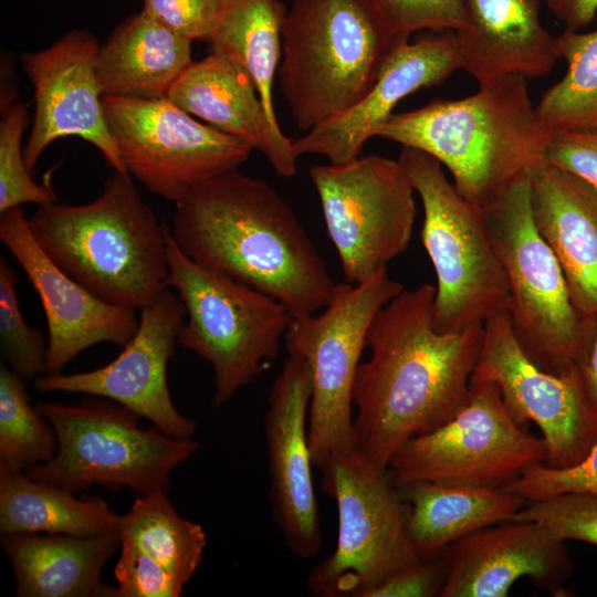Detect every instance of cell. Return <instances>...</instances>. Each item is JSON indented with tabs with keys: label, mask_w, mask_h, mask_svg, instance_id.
Returning a JSON list of instances; mask_svg holds the SVG:
<instances>
[{
	"label": "cell",
	"mask_w": 597,
	"mask_h": 597,
	"mask_svg": "<svg viewBox=\"0 0 597 597\" xmlns=\"http://www.w3.org/2000/svg\"><path fill=\"white\" fill-rule=\"evenodd\" d=\"M436 286L402 290L375 315L370 358L353 387L355 447L388 468L411 439L451 419L465 402L483 324L455 333L433 327Z\"/></svg>",
	"instance_id": "obj_1"
},
{
	"label": "cell",
	"mask_w": 597,
	"mask_h": 597,
	"mask_svg": "<svg viewBox=\"0 0 597 597\" xmlns=\"http://www.w3.org/2000/svg\"><path fill=\"white\" fill-rule=\"evenodd\" d=\"M169 230L190 260L273 297L293 317L323 310L338 284L285 199L239 169L190 189Z\"/></svg>",
	"instance_id": "obj_2"
},
{
	"label": "cell",
	"mask_w": 597,
	"mask_h": 597,
	"mask_svg": "<svg viewBox=\"0 0 597 597\" xmlns=\"http://www.w3.org/2000/svg\"><path fill=\"white\" fill-rule=\"evenodd\" d=\"M549 135L525 77L509 75L464 98L392 113L375 136L429 154L449 170L458 191L484 209L545 159Z\"/></svg>",
	"instance_id": "obj_3"
},
{
	"label": "cell",
	"mask_w": 597,
	"mask_h": 597,
	"mask_svg": "<svg viewBox=\"0 0 597 597\" xmlns=\"http://www.w3.org/2000/svg\"><path fill=\"white\" fill-rule=\"evenodd\" d=\"M28 223L59 268L109 304L140 312L170 289L168 226L129 174L114 171L91 202L39 205Z\"/></svg>",
	"instance_id": "obj_4"
},
{
	"label": "cell",
	"mask_w": 597,
	"mask_h": 597,
	"mask_svg": "<svg viewBox=\"0 0 597 597\" xmlns=\"http://www.w3.org/2000/svg\"><path fill=\"white\" fill-rule=\"evenodd\" d=\"M408 39L375 0H293L276 76L295 126L306 133L357 104Z\"/></svg>",
	"instance_id": "obj_5"
},
{
	"label": "cell",
	"mask_w": 597,
	"mask_h": 597,
	"mask_svg": "<svg viewBox=\"0 0 597 597\" xmlns=\"http://www.w3.org/2000/svg\"><path fill=\"white\" fill-rule=\"evenodd\" d=\"M528 178L483 211L507 283L513 332L538 367L564 376L579 371L597 326L576 308L562 266L536 229Z\"/></svg>",
	"instance_id": "obj_6"
},
{
	"label": "cell",
	"mask_w": 597,
	"mask_h": 597,
	"mask_svg": "<svg viewBox=\"0 0 597 597\" xmlns=\"http://www.w3.org/2000/svg\"><path fill=\"white\" fill-rule=\"evenodd\" d=\"M398 160L422 202L421 240L437 276L434 329L455 333L507 312V283L483 209L458 191L429 154L402 147Z\"/></svg>",
	"instance_id": "obj_7"
},
{
	"label": "cell",
	"mask_w": 597,
	"mask_h": 597,
	"mask_svg": "<svg viewBox=\"0 0 597 597\" xmlns=\"http://www.w3.org/2000/svg\"><path fill=\"white\" fill-rule=\"evenodd\" d=\"M320 471L323 490L336 502L338 531L334 552L307 576L313 595L368 597L423 559L408 533V503L388 468L353 447L332 455Z\"/></svg>",
	"instance_id": "obj_8"
},
{
	"label": "cell",
	"mask_w": 597,
	"mask_h": 597,
	"mask_svg": "<svg viewBox=\"0 0 597 597\" xmlns=\"http://www.w3.org/2000/svg\"><path fill=\"white\" fill-rule=\"evenodd\" d=\"M169 286L186 307L178 344L210 364L220 408L272 363L293 318L273 297L206 269L167 231Z\"/></svg>",
	"instance_id": "obj_9"
},
{
	"label": "cell",
	"mask_w": 597,
	"mask_h": 597,
	"mask_svg": "<svg viewBox=\"0 0 597 597\" xmlns=\"http://www.w3.org/2000/svg\"><path fill=\"white\" fill-rule=\"evenodd\" d=\"M56 436L53 458L25 473L74 493L95 484L127 488L137 495L165 489L172 471L199 448L144 429L138 417L119 404L93 395L74 405L38 402Z\"/></svg>",
	"instance_id": "obj_10"
},
{
	"label": "cell",
	"mask_w": 597,
	"mask_h": 597,
	"mask_svg": "<svg viewBox=\"0 0 597 597\" xmlns=\"http://www.w3.org/2000/svg\"><path fill=\"white\" fill-rule=\"evenodd\" d=\"M404 290L384 269L359 284L338 283L320 314L293 317L284 335L289 355L311 369L307 433L318 470L354 443L353 387L377 312Z\"/></svg>",
	"instance_id": "obj_11"
},
{
	"label": "cell",
	"mask_w": 597,
	"mask_h": 597,
	"mask_svg": "<svg viewBox=\"0 0 597 597\" xmlns=\"http://www.w3.org/2000/svg\"><path fill=\"white\" fill-rule=\"evenodd\" d=\"M545 455L543 439L512 418L495 384L471 383L457 413L409 440L388 469L398 486L433 482L503 488L527 468L544 463Z\"/></svg>",
	"instance_id": "obj_12"
},
{
	"label": "cell",
	"mask_w": 597,
	"mask_h": 597,
	"mask_svg": "<svg viewBox=\"0 0 597 597\" xmlns=\"http://www.w3.org/2000/svg\"><path fill=\"white\" fill-rule=\"evenodd\" d=\"M310 177L346 283L365 282L407 250L417 207L398 159L359 156L314 166Z\"/></svg>",
	"instance_id": "obj_13"
},
{
	"label": "cell",
	"mask_w": 597,
	"mask_h": 597,
	"mask_svg": "<svg viewBox=\"0 0 597 597\" xmlns=\"http://www.w3.org/2000/svg\"><path fill=\"white\" fill-rule=\"evenodd\" d=\"M109 132L126 171L176 203L195 186L238 169L253 148L203 125L168 98L103 96Z\"/></svg>",
	"instance_id": "obj_14"
},
{
	"label": "cell",
	"mask_w": 597,
	"mask_h": 597,
	"mask_svg": "<svg viewBox=\"0 0 597 597\" xmlns=\"http://www.w3.org/2000/svg\"><path fill=\"white\" fill-rule=\"evenodd\" d=\"M471 383L495 384L512 418L538 427L548 467L574 465L597 441V417L579 371L561 376L538 367L521 347L507 312L484 322Z\"/></svg>",
	"instance_id": "obj_15"
},
{
	"label": "cell",
	"mask_w": 597,
	"mask_h": 597,
	"mask_svg": "<svg viewBox=\"0 0 597 597\" xmlns=\"http://www.w3.org/2000/svg\"><path fill=\"white\" fill-rule=\"evenodd\" d=\"M186 307L169 289L139 312L138 327L122 353L103 367L75 374L43 375L34 386L42 392H78L113 400L163 433L192 438L197 422L178 411L167 381Z\"/></svg>",
	"instance_id": "obj_16"
},
{
	"label": "cell",
	"mask_w": 597,
	"mask_h": 597,
	"mask_svg": "<svg viewBox=\"0 0 597 597\" xmlns=\"http://www.w3.org/2000/svg\"><path fill=\"white\" fill-rule=\"evenodd\" d=\"M97 39L71 30L49 48L21 55L34 90L35 111L23 157L33 170L54 140L75 136L95 146L114 171L128 174L109 132L96 76Z\"/></svg>",
	"instance_id": "obj_17"
},
{
	"label": "cell",
	"mask_w": 597,
	"mask_h": 597,
	"mask_svg": "<svg viewBox=\"0 0 597 597\" xmlns=\"http://www.w3.org/2000/svg\"><path fill=\"white\" fill-rule=\"evenodd\" d=\"M311 395L308 364L289 355L270 390L264 432L273 519L289 551L301 559L316 556L324 542L311 472Z\"/></svg>",
	"instance_id": "obj_18"
},
{
	"label": "cell",
	"mask_w": 597,
	"mask_h": 597,
	"mask_svg": "<svg viewBox=\"0 0 597 597\" xmlns=\"http://www.w3.org/2000/svg\"><path fill=\"white\" fill-rule=\"evenodd\" d=\"M0 214V240L23 269L44 310L45 375L62 374L74 357L98 343L124 347L137 331L136 311L101 300L59 268L33 238L20 207Z\"/></svg>",
	"instance_id": "obj_19"
},
{
	"label": "cell",
	"mask_w": 597,
	"mask_h": 597,
	"mask_svg": "<svg viewBox=\"0 0 597 597\" xmlns=\"http://www.w3.org/2000/svg\"><path fill=\"white\" fill-rule=\"evenodd\" d=\"M441 597H505L527 577L555 596H565L573 563L565 541L528 520H509L465 535L443 552Z\"/></svg>",
	"instance_id": "obj_20"
},
{
	"label": "cell",
	"mask_w": 597,
	"mask_h": 597,
	"mask_svg": "<svg viewBox=\"0 0 597 597\" xmlns=\"http://www.w3.org/2000/svg\"><path fill=\"white\" fill-rule=\"evenodd\" d=\"M460 69L453 31H434L413 42L407 41L390 55L376 83L357 104L293 143L296 156L321 155L333 165L358 158L365 143L375 137L404 97L442 83Z\"/></svg>",
	"instance_id": "obj_21"
},
{
	"label": "cell",
	"mask_w": 597,
	"mask_h": 597,
	"mask_svg": "<svg viewBox=\"0 0 597 597\" xmlns=\"http://www.w3.org/2000/svg\"><path fill=\"white\" fill-rule=\"evenodd\" d=\"M166 98L263 153L277 175L296 174L294 142L271 124L250 76L229 56L210 52L192 61Z\"/></svg>",
	"instance_id": "obj_22"
},
{
	"label": "cell",
	"mask_w": 597,
	"mask_h": 597,
	"mask_svg": "<svg viewBox=\"0 0 597 597\" xmlns=\"http://www.w3.org/2000/svg\"><path fill=\"white\" fill-rule=\"evenodd\" d=\"M533 220L578 312L597 326V191L545 159L530 174Z\"/></svg>",
	"instance_id": "obj_23"
},
{
	"label": "cell",
	"mask_w": 597,
	"mask_h": 597,
	"mask_svg": "<svg viewBox=\"0 0 597 597\" xmlns=\"http://www.w3.org/2000/svg\"><path fill=\"white\" fill-rule=\"evenodd\" d=\"M454 32L461 69L479 85L509 75L542 77L559 57L540 20V0H464V25Z\"/></svg>",
	"instance_id": "obj_24"
},
{
	"label": "cell",
	"mask_w": 597,
	"mask_h": 597,
	"mask_svg": "<svg viewBox=\"0 0 597 597\" xmlns=\"http://www.w3.org/2000/svg\"><path fill=\"white\" fill-rule=\"evenodd\" d=\"M19 597H118L101 580L121 546L118 533L100 535L1 534Z\"/></svg>",
	"instance_id": "obj_25"
},
{
	"label": "cell",
	"mask_w": 597,
	"mask_h": 597,
	"mask_svg": "<svg viewBox=\"0 0 597 597\" xmlns=\"http://www.w3.org/2000/svg\"><path fill=\"white\" fill-rule=\"evenodd\" d=\"M191 62V41L142 10L121 22L100 46L96 76L103 96L166 98Z\"/></svg>",
	"instance_id": "obj_26"
},
{
	"label": "cell",
	"mask_w": 597,
	"mask_h": 597,
	"mask_svg": "<svg viewBox=\"0 0 597 597\" xmlns=\"http://www.w3.org/2000/svg\"><path fill=\"white\" fill-rule=\"evenodd\" d=\"M399 489L408 503V533L421 558L439 556L459 538L512 520L526 503L503 488L413 482Z\"/></svg>",
	"instance_id": "obj_27"
},
{
	"label": "cell",
	"mask_w": 597,
	"mask_h": 597,
	"mask_svg": "<svg viewBox=\"0 0 597 597\" xmlns=\"http://www.w3.org/2000/svg\"><path fill=\"white\" fill-rule=\"evenodd\" d=\"M74 494L23 471L0 467V534L117 533L121 514L104 499Z\"/></svg>",
	"instance_id": "obj_28"
},
{
	"label": "cell",
	"mask_w": 597,
	"mask_h": 597,
	"mask_svg": "<svg viewBox=\"0 0 597 597\" xmlns=\"http://www.w3.org/2000/svg\"><path fill=\"white\" fill-rule=\"evenodd\" d=\"M287 9L281 0H227L223 19L208 42L210 52L222 53L244 69L269 121L279 129L272 87Z\"/></svg>",
	"instance_id": "obj_29"
},
{
	"label": "cell",
	"mask_w": 597,
	"mask_h": 597,
	"mask_svg": "<svg viewBox=\"0 0 597 597\" xmlns=\"http://www.w3.org/2000/svg\"><path fill=\"white\" fill-rule=\"evenodd\" d=\"M117 533L122 542L139 547L184 585L199 568L207 546L203 527L181 516L165 489L138 495L121 514Z\"/></svg>",
	"instance_id": "obj_30"
},
{
	"label": "cell",
	"mask_w": 597,
	"mask_h": 597,
	"mask_svg": "<svg viewBox=\"0 0 597 597\" xmlns=\"http://www.w3.org/2000/svg\"><path fill=\"white\" fill-rule=\"evenodd\" d=\"M556 41L567 70L535 106L541 124L549 133L597 122V30L565 29Z\"/></svg>",
	"instance_id": "obj_31"
},
{
	"label": "cell",
	"mask_w": 597,
	"mask_h": 597,
	"mask_svg": "<svg viewBox=\"0 0 597 597\" xmlns=\"http://www.w3.org/2000/svg\"><path fill=\"white\" fill-rule=\"evenodd\" d=\"M55 432L36 406L25 381L8 365L0 366V467L28 471L53 458Z\"/></svg>",
	"instance_id": "obj_32"
},
{
	"label": "cell",
	"mask_w": 597,
	"mask_h": 597,
	"mask_svg": "<svg viewBox=\"0 0 597 597\" xmlns=\"http://www.w3.org/2000/svg\"><path fill=\"white\" fill-rule=\"evenodd\" d=\"M18 276L0 259V353L2 360L25 383L46 374L48 342L29 325L19 306Z\"/></svg>",
	"instance_id": "obj_33"
},
{
	"label": "cell",
	"mask_w": 597,
	"mask_h": 597,
	"mask_svg": "<svg viewBox=\"0 0 597 597\" xmlns=\"http://www.w3.org/2000/svg\"><path fill=\"white\" fill-rule=\"evenodd\" d=\"M27 119L24 105L17 102L6 109L0 123V213L23 203L56 201L53 190L36 184L25 165L21 145Z\"/></svg>",
	"instance_id": "obj_34"
},
{
	"label": "cell",
	"mask_w": 597,
	"mask_h": 597,
	"mask_svg": "<svg viewBox=\"0 0 597 597\" xmlns=\"http://www.w3.org/2000/svg\"><path fill=\"white\" fill-rule=\"evenodd\" d=\"M546 526L559 538L580 541L597 546V496L565 493L526 502L513 516Z\"/></svg>",
	"instance_id": "obj_35"
},
{
	"label": "cell",
	"mask_w": 597,
	"mask_h": 597,
	"mask_svg": "<svg viewBox=\"0 0 597 597\" xmlns=\"http://www.w3.org/2000/svg\"><path fill=\"white\" fill-rule=\"evenodd\" d=\"M525 502L540 501L565 493H585L597 496V441L577 463L566 468H552L538 463L503 486Z\"/></svg>",
	"instance_id": "obj_36"
},
{
	"label": "cell",
	"mask_w": 597,
	"mask_h": 597,
	"mask_svg": "<svg viewBox=\"0 0 597 597\" xmlns=\"http://www.w3.org/2000/svg\"><path fill=\"white\" fill-rule=\"evenodd\" d=\"M114 577L118 597H178L185 586L147 553L122 541Z\"/></svg>",
	"instance_id": "obj_37"
},
{
	"label": "cell",
	"mask_w": 597,
	"mask_h": 597,
	"mask_svg": "<svg viewBox=\"0 0 597 597\" xmlns=\"http://www.w3.org/2000/svg\"><path fill=\"white\" fill-rule=\"evenodd\" d=\"M226 8L227 0H144L142 10L191 42H209Z\"/></svg>",
	"instance_id": "obj_38"
},
{
	"label": "cell",
	"mask_w": 597,
	"mask_h": 597,
	"mask_svg": "<svg viewBox=\"0 0 597 597\" xmlns=\"http://www.w3.org/2000/svg\"><path fill=\"white\" fill-rule=\"evenodd\" d=\"M392 25L410 36L421 30L455 31L464 25V0H375Z\"/></svg>",
	"instance_id": "obj_39"
},
{
	"label": "cell",
	"mask_w": 597,
	"mask_h": 597,
	"mask_svg": "<svg viewBox=\"0 0 597 597\" xmlns=\"http://www.w3.org/2000/svg\"><path fill=\"white\" fill-rule=\"evenodd\" d=\"M545 160L597 191V122L551 133Z\"/></svg>",
	"instance_id": "obj_40"
},
{
	"label": "cell",
	"mask_w": 597,
	"mask_h": 597,
	"mask_svg": "<svg viewBox=\"0 0 597 597\" xmlns=\"http://www.w3.org/2000/svg\"><path fill=\"white\" fill-rule=\"evenodd\" d=\"M446 579L442 554L423 558L390 576L368 597H433L440 596Z\"/></svg>",
	"instance_id": "obj_41"
},
{
	"label": "cell",
	"mask_w": 597,
	"mask_h": 597,
	"mask_svg": "<svg viewBox=\"0 0 597 597\" xmlns=\"http://www.w3.org/2000/svg\"><path fill=\"white\" fill-rule=\"evenodd\" d=\"M544 2L567 30L579 31L597 14V0H544Z\"/></svg>",
	"instance_id": "obj_42"
},
{
	"label": "cell",
	"mask_w": 597,
	"mask_h": 597,
	"mask_svg": "<svg viewBox=\"0 0 597 597\" xmlns=\"http://www.w3.org/2000/svg\"><path fill=\"white\" fill-rule=\"evenodd\" d=\"M579 375L587 401L597 417V332Z\"/></svg>",
	"instance_id": "obj_43"
}]
</instances>
